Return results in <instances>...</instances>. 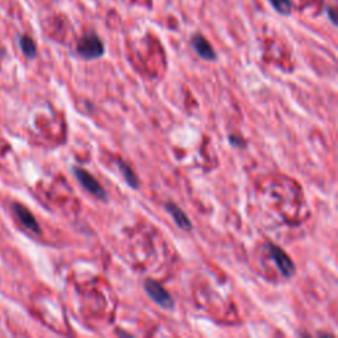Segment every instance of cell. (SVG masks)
Masks as SVG:
<instances>
[{
    "label": "cell",
    "mask_w": 338,
    "mask_h": 338,
    "mask_svg": "<svg viewBox=\"0 0 338 338\" xmlns=\"http://www.w3.org/2000/svg\"><path fill=\"white\" fill-rule=\"evenodd\" d=\"M77 53L85 59H95L105 54V46L98 35L90 32L80 39L77 44Z\"/></svg>",
    "instance_id": "cell-1"
},
{
    "label": "cell",
    "mask_w": 338,
    "mask_h": 338,
    "mask_svg": "<svg viewBox=\"0 0 338 338\" xmlns=\"http://www.w3.org/2000/svg\"><path fill=\"white\" fill-rule=\"evenodd\" d=\"M73 174L77 178V181L80 182L81 186L86 190L87 193H90L91 195H94L95 198L101 199V201H106L107 199V193L103 189L99 182H98L97 178L93 176L91 173L86 171V169H82L80 167H74L73 168Z\"/></svg>",
    "instance_id": "cell-2"
},
{
    "label": "cell",
    "mask_w": 338,
    "mask_h": 338,
    "mask_svg": "<svg viewBox=\"0 0 338 338\" xmlns=\"http://www.w3.org/2000/svg\"><path fill=\"white\" fill-rule=\"evenodd\" d=\"M144 290H146L147 295L151 297V300L156 303L159 307H161L163 309H173V299L160 283L155 282L152 279H147L144 282Z\"/></svg>",
    "instance_id": "cell-3"
},
{
    "label": "cell",
    "mask_w": 338,
    "mask_h": 338,
    "mask_svg": "<svg viewBox=\"0 0 338 338\" xmlns=\"http://www.w3.org/2000/svg\"><path fill=\"white\" fill-rule=\"evenodd\" d=\"M265 247L268 250L271 258L275 260L278 268H279V271L282 272V275L284 276V278H292V276L295 275V272H296V268H295V264H293L292 259H291L286 252L283 251L282 248L278 247L276 244L267 243Z\"/></svg>",
    "instance_id": "cell-4"
},
{
    "label": "cell",
    "mask_w": 338,
    "mask_h": 338,
    "mask_svg": "<svg viewBox=\"0 0 338 338\" xmlns=\"http://www.w3.org/2000/svg\"><path fill=\"white\" fill-rule=\"evenodd\" d=\"M192 45L194 48L195 53L198 54L201 58L206 61H214L217 58V54L214 52L213 46L210 45L209 41L204 37L202 35H194L192 39Z\"/></svg>",
    "instance_id": "cell-5"
},
{
    "label": "cell",
    "mask_w": 338,
    "mask_h": 338,
    "mask_svg": "<svg viewBox=\"0 0 338 338\" xmlns=\"http://www.w3.org/2000/svg\"><path fill=\"white\" fill-rule=\"evenodd\" d=\"M165 209L168 210V213L171 214L172 218H173L174 222H176V225H177L181 230L184 231L192 230L193 226L190 220H189L188 216L182 212V209H180L176 204L172 202V201H168V202L165 204Z\"/></svg>",
    "instance_id": "cell-6"
},
{
    "label": "cell",
    "mask_w": 338,
    "mask_h": 338,
    "mask_svg": "<svg viewBox=\"0 0 338 338\" xmlns=\"http://www.w3.org/2000/svg\"><path fill=\"white\" fill-rule=\"evenodd\" d=\"M14 210L15 214L19 217V220L23 222V225H24L27 229H29V230L33 231V233H40L39 223H37V221H36V218L33 217V214H32L27 208L16 204V205H14Z\"/></svg>",
    "instance_id": "cell-7"
},
{
    "label": "cell",
    "mask_w": 338,
    "mask_h": 338,
    "mask_svg": "<svg viewBox=\"0 0 338 338\" xmlns=\"http://www.w3.org/2000/svg\"><path fill=\"white\" fill-rule=\"evenodd\" d=\"M115 164H116V167H118L120 174L123 176V178H124V181H126L127 184H128L132 189L139 188V186H140L139 178H138V176L133 173V171L131 169V167H129L127 163H124L123 160H120V159H116Z\"/></svg>",
    "instance_id": "cell-8"
},
{
    "label": "cell",
    "mask_w": 338,
    "mask_h": 338,
    "mask_svg": "<svg viewBox=\"0 0 338 338\" xmlns=\"http://www.w3.org/2000/svg\"><path fill=\"white\" fill-rule=\"evenodd\" d=\"M20 46L23 53H24L27 57L33 58V57L36 56V45L31 37H28V36H23L20 40Z\"/></svg>",
    "instance_id": "cell-9"
},
{
    "label": "cell",
    "mask_w": 338,
    "mask_h": 338,
    "mask_svg": "<svg viewBox=\"0 0 338 338\" xmlns=\"http://www.w3.org/2000/svg\"><path fill=\"white\" fill-rule=\"evenodd\" d=\"M269 3L272 4V7L275 8L280 15H284V16L291 15L292 6H291L290 0H269Z\"/></svg>",
    "instance_id": "cell-10"
},
{
    "label": "cell",
    "mask_w": 338,
    "mask_h": 338,
    "mask_svg": "<svg viewBox=\"0 0 338 338\" xmlns=\"http://www.w3.org/2000/svg\"><path fill=\"white\" fill-rule=\"evenodd\" d=\"M230 143L234 144V146H237V147L243 146V143H242V142H239V140H238L235 136H230Z\"/></svg>",
    "instance_id": "cell-11"
},
{
    "label": "cell",
    "mask_w": 338,
    "mask_h": 338,
    "mask_svg": "<svg viewBox=\"0 0 338 338\" xmlns=\"http://www.w3.org/2000/svg\"><path fill=\"white\" fill-rule=\"evenodd\" d=\"M326 12H328L329 14V16H330V20H331V23H333V24H337V21H335V19H334V12H333V10H331V8H328V10H326Z\"/></svg>",
    "instance_id": "cell-12"
}]
</instances>
